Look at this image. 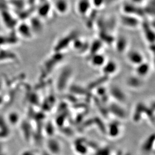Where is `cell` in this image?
<instances>
[{
  "mask_svg": "<svg viewBox=\"0 0 155 155\" xmlns=\"http://www.w3.org/2000/svg\"><path fill=\"white\" fill-rule=\"evenodd\" d=\"M127 59L130 63L136 66L144 62L143 54L137 50H132L129 52L127 54Z\"/></svg>",
  "mask_w": 155,
  "mask_h": 155,
  "instance_id": "obj_1",
  "label": "cell"
},
{
  "mask_svg": "<svg viewBox=\"0 0 155 155\" xmlns=\"http://www.w3.org/2000/svg\"><path fill=\"white\" fill-rule=\"evenodd\" d=\"M68 5L67 0H56L55 8L59 13H65L68 10Z\"/></svg>",
  "mask_w": 155,
  "mask_h": 155,
  "instance_id": "obj_2",
  "label": "cell"
},
{
  "mask_svg": "<svg viewBox=\"0 0 155 155\" xmlns=\"http://www.w3.org/2000/svg\"><path fill=\"white\" fill-rule=\"evenodd\" d=\"M90 61L93 66L96 67H99L102 66H104L106 63L105 58L102 55L96 54L92 57V59L91 60H90Z\"/></svg>",
  "mask_w": 155,
  "mask_h": 155,
  "instance_id": "obj_3",
  "label": "cell"
},
{
  "mask_svg": "<svg viewBox=\"0 0 155 155\" xmlns=\"http://www.w3.org/2000/svg\"><path fill=\"white\" fill-rule=\"evenodd\" d=\"M104 72L106 74H113L116 71L117 65L114 61H110L105 63L104 65Z\"/></svg>",
  "mask_w": 155,
  "mask_h": 155,
  "instance_id": "obj_4",
  "label": "cell"
},
{
  "mask_svg": "<svg viewBox=\"0 0 155 155\" xmlns=\"http://www.w3.org/2000/svg\"><path fill=\"white\" fill-rule=\"evenodd\" d=\"M136 66V73L140 77L146 76L150 71L149 65L148 64H145L144 62Z\"/></svg>",
  "mask_w": 155,
  "mask_h": 155,
  "instance_id": "obj_5",
  "label": "cell"
}]
</instances>
